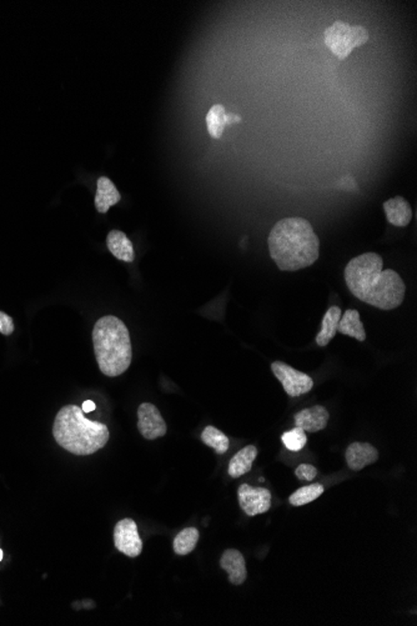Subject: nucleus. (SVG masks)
<instances>
[{
    "label": "nucleus",
    "instance_id": "nucleus-9",
    "mask_svg": "<svg viewBox=\"0 0 417 626\" xmlns=\"http://www.w3.org/2000/svg\"><path fill=\"white\" fill-rule=\"evenodd\" d=\"M240 508L248 516L264 514L271 508V493L266 488H255L249 484L240 485L238 490Z\"/></svg>",
    "mask_w": 417,
    "mask_h": 626
},
{
    "label": "nucleus",
    "instance_id": "nucleus-18",
    "mask_svg": "<svg viewBox=\"0 0 417 626\" xmlns=\"http://www.w3.org/2000/svg\"><path fill=\"white\" fill-rule=\"evenodd\" d=\"M341 309L339 306H331L329 311H326L325 316L322 319L321 324V330L316 335V344L319 346H326L330 343L334 336L337 333V324L340 320Z\"/></svg>",
    "mask_w": 417,
    "mask_h": 626
},
{
    "label": "nucleus",
    "instance_id": "nucleus-22",
    "mask_svg": "<svg viewBox=\"0 0 417 626\" xmlns=\"http://www.w3.org/2000/svg\"><path fill=\"white\" fill-rule=\"evenodd\" d=\"M322 494H324V486L321 484H311L302 486L300 489L296 490L294 494H291L289 503L292 506H302L310 504L311 501L320 498Z\"/></svg>",
    "mask_w": 417,
    "mask_h": 626
},
{
    "label": "nucleus",
    "instance_id": "nucleus-24",
    "mask_svg": "<svg viewBox=\"0 0 417 626\" xmlns=\"http://www.w3.org/2000/svg\"><path fill=\"white\" fill-rule=\"evenodd\" d=\"M296 478L301 481H311L317 475V469L311 464H300L295 470Z\"/></svg>",
    "mask_w": 417,
    "mask_h": 626
},
{
    "label": "nucleus",
    "instance_id": "nucleus-16",
    "mask_svg": "<svg viewBox=\"0 0 417 626\" xmlns=\"http://www.w3.org/2000/svg\"><path fill=\"white\" fill-rule=\"evenodd\" d=\"M256 457H258V448L255 445H246L245 448L241 449L230 460L229 469H228L230 476L238 479L249 473Z\"/></svg>",
    "mask_w": 417,
    "mask_h": 626
},
{
    "label": "nucleus",
    "instance_id": "nucleus-15",
    "mask_svg": "<svg viewBox=\"0 0 417 626\" xmlns=\"http://www.w3.org/2000/svg\"><path fill=\"white\" fill-rule=\"evenodd\" d=\"M107 249L110 250L117 259L132 263L135 259V253L132 248V241L127 238L125 233L120 230H112L107 238Z\"/></svg>",
    "mask_w": 417,
    "mask_h": 626
},
{
    "label": "nucleus",
    "instance_id": "nucleus-6",
    "mask_svg": "<svg viewBox=\"0 0 417 626\" xmlns=\"http://www.w3.org/2000/svg\"><path fill=\"white\" fill-rule=\"evenodd\" d=\"M271 370L276 379L283 384V387L289 397H300L314 387V380L310 375L296 370L286 362H273Z\"/></svg>",
    "mask_w": 417,
    "mask_h": 626
},
{
    "label": "nucleus",
    "instance_id": "nucleus-27",
    "mask_svg": "<svg viewBox=\"0 0 417 626\" xmlns=\"http://www.w3.org/2000/svg\"><path fill=\"white\" fill-rule=\"evenodd\" d=\"M3 560V551L0 550V561Z\"/></svg>",
    "mask_w": 417,
    "mask_h": 626
},
{
    "label": "nucleus",
    "instance_id": "nucleus-26",
    "mask_svg": "<svg viewBox=\"0 0 417 626\" xmlns=\"http://www.w3.org/2000/svg\"><path fill=\"white\" fill-rule=\"evenodd\" d=\"M82 410L84 412H94L95 410V404L92 400H87V402H84V404H83Z\"/></svg>",
    "mask_w": 417,
    "mask_h": 626
},
{
    "label": "nucleus",
    "instance_id": "nucleus-25",
    "mask_svg": "<svg viewBox=\"0 0 417 626\" xmlns=\"http://www.w3.org/2000/svg\"><path fill=\"white\" fill-rule=\"evenodd\" d=\"M14 331V321L4 311H0V333L3 335H11Z\"/></svg>",
    "mask_w": 417,
    "mask_h": 626
},
{
    "label": "nucleus",
    "instance_id": "nucleus-10",
    "mask_svg": "<svg viewBox=\"0 0 417 626\" xmlns=\"http://www.w3.org/2000/svg\"><path fill=\"white\" fill-rule=\"evenodd\" d=\"M330 414L322 405H314L306 407L295 414L294 422L297 428H301L305 433H317L327 427Z\"/></svg>",
    "mask_w": 417,
    "mask_h": 626
},
{
    "label": "nucleus",
    "instance_id": "nucleus-5",
    "mask_svg": "<svg viewBox=\"0 0 417 626\" xmlns=\"http://www.w3.org/2000/svg\"><path fill=\"white\" fill-rule=\"evenodd\" d=\"M326 46L330 48L340 61H345L355 48L366 44L369 31L361 26H350L337 21L329 26L324 33Z\"/></svg>",
    "mask_w": 417,
    "mask_h": 626
},
{
    "label": "nucleus",
    "instance_id": "nucleus-17",
    "mask_svg": "<svg viewBox=\"0 0 417 626\" xmlns=\"http://www.w3.org/2000/svg\"><path fill=\"white\" fill-rule=\"evenodd\" d=\"M337 331L342 335L352 336L357 340H366V331L360 319L359 311L355 309H349L342 314L337 324Z\"/></svg>",
    "mask_w": 417,
    "mask_h": 626
},
{
    "label": "nucleus",
    "instance_id": "nucleus-7",
    "mask_svg": "<svg viewBox=\"0 0 417 626\" xmlns=\"http://www.w3.org/2000/svg\"><path fill=\"white\" fill-rule=\"evenodd\" d=\"M114 545L117 551L129 558H137L143 551V541L139 534L137 525L130 518L122 519L114 529Z\"/></svg>",
    "mask_w": 417,
    "mask_h": 626
},
{
    "label": "nucleus",
    "instance_id": "nucleus-8",
    "mask_svg": "<svg viewBox=\"0 0 417 626\" xmlns=\"http://www.w3.org/2000/svg\"><path fill=\"white\" fill-rule=\"evenodd\" d=\"M137 429L147 440L163 438L168 432L158 407L150 402H143L137 409Z\"/></svg>",
    "mask_w": 417,
    "mask_h": 626
},
{
    "label": "nucleus",
    "instance_id": "nucleus-2",
    "mask_svg": "<svg viewBox=\"0 0 417 626\" xmlns=\"http://www.w3.org/2000/svg\"><path fill=\"white\" fill-rule=\"evenodd\" d=\"M270 256L283 271H296L315 263L320 255V240L310 221L294 217L279 220L270 231Z\"/></svg>",
    "mask_w": 417,
    "mask_h": 626
},
{
    "label": "nucleus",
    "instance_id": "nucleus-19",
    "mask_svg": "<svg viewBox=\"0 0 417 626\" xmlns=\"http://www.w3.org/2000/svg\"><path fill=\"white\" fill-rule=\"evenodd\" d=\"M201 440L208 448L214 449L216 454H225L229 450L230 440L221 430L208 425L201 433Z\"/></svg>",
    "mask_w": 417,
    "mask_h": 626
},
{
    "label": "nucleus",
    "instance_id": "nucleus-11",
    "mask_svg": "<svg viewBox=\"0 0 417 626\" xmlns=\"http://www.w3.org/2000/svg\"><path fill=\"white\" fill-rule=\"evenodd\" d=\"M345 458L349 468L354 471H360L367 465L376 463L379 452L371 444L352 443L346 449Z\"/></svg>",
    "mask_w": 417,
    "mask_h": 626
},
{
    "label": "nucleus",
    "instance_id": "nucleus-23",
    "mask_svg": "<svg viewBox=\"0 0 417 626\" xmlns=\"http://www.w3.org/2000/svg\"><path fill=\"white\" fill-rule=\"evenodd\" d=\"M281 440L286 448L289 449L290 452L296 453V452H300L301 449H304L307 443V437L302 429L295 427V428L291 429L290 432L283 434Z\"/></svg>",
    "mask_w": 417,
    "mask_h": 626
},
{
    "label": "nucleus",
    "instance_id": "nucleus-20",
    "mask_svg": "<svg viewBox=\"0 0 417 626\" xmlns=\"http://www.w3.org/2000/svg\"><path fill=\"white\" fill-rule=\"evenodd\" d=\"M199 538H200V534H199V530L196 528H185L181 530L174 539L173 548L175 554H190L198 544Z\"/></svg>",
    "mask_w": 417,
    "mask_h": 626
},
{
    "label": "nucleus",
    "instance_id": "nucleus-21",
    "mask_svg": "<svg viewBox=\"0 0 417 626\" xmlns=\"http://www.w3.org/2000/svg\"><path fill=\"white\" fill-rule=\"evenodd\" d=\"M226 113L223 105L216 104L208 110L206 115V125H208V134L214 139H220L223 137L225 125H226Z\"/></svg>",
    "mask_w": 417,
    "mask_h": 626
},
{
    "label": "nucleus",
    "instance_id": "nucleus-1",
    "mask_svg": "<svg viewBox=\"0 0 417 626\" xmlns=\"http://www.w3.org/2000/svg\"><path fill=\"white\" fill-rule=\"evenodd\" d=\"M382 266L384 260L376 253L355 256L346 265V286L359 301L381 311H392L401 306L406 286L395 270H384Z\"/></svg>",
    "mask_w": 417,
    "mask_h": 626
},
{
    "label": "nucleus",
    "instance_id": "nucleus-4",
    "mask_svg": "<svg viewBox=\"0 0 417 626\" xmlns=\"http://www.w3.org/2000/svg\"><path fill=\"white\" fill-rule=\"evenodd\" d=\"M93 344L97 367L104 375L119 377L130 367L132 359L130 333L117 316H102L95 323Z\"/></svg>",
    "mask_w": 417,
    "mask_h": 626
},
{
    "label": "nucleus",
    "instance_id": "nucleus-13",
    "mask_svg": "<svg viewBox=\"0 0 417 626\" xmlns=\"http://www.w3.org/2000/svg\"><path fill=\"white\" fill-rule=\"evenodd\" d=\"M384 210L390 224L398 228H405L412 219V209L406 199L397 195L384 203Z\"/></svg>",
    "mask_w": 417,
    "mask_h": 626
},
{
    "label": "nucleus",
    "instance_id": "nucleus-3",
    "mask_svg": "<svg viewBox=\"0 0 417 626\" xmlns=\"http://www.w3.org/2000/svg\"><path fill=\"white\" fill-rule=\"evenodd\" d=\"M53 435L61 448L74 455L97 453L110 438L107 425L87 419L78 405L61 407L54 420Z\"/></svg>",
    "mask_w": 417,
    "mask_h": 626
},
{
    "label": "nucleus",
    "instance_id": "nucleus-14",
    "mask_svg": "<svg viewBox=\"0 0 417 626\" xmlns=\"http://www.w3.org/2000/svg\"><path fill=\"white\" fill-rule=\"evenodd\" d=\"M122 200V195L117 192L115 185L107 177L99 178L95 194V208L100 214H105L107 210Z\"/></svg>",
    "mask_w": 417,
    "mask_h": 626
},
{
    "label": "nucleus",
    "instance_id": "nucleus-12",
    "mask_svg": "<svg viewBox=\"0 0 417 626\" xmlns=\"http://www.w3.org/2000/svg\"><path fill=\"white\" fill-rule=\"evenodd\" d=\"M220 568L228 573L230 584L233 585L244 584L248 578L246 563L239 550H225L224 554L220 559Z\"/></svg>",
    "mask_w": 417,
    "mask_h": 626
}]
</instances>
